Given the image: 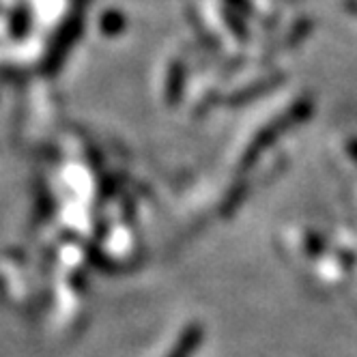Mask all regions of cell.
Listing matches in <instances>:
<instances>
[{"label":"cell","mask_w":357,"mask_h":357,"mask_svg":"<svg viewBox=\"0 0 357 357\" xmlns=\"http://www.w3.org/2000/svg\"><path fill=\"white\" fill-rule=\"evenodd\" d=\"M312 114V104H308V101H299V104H295L287 114H282V116H278L273 123H269L265 130H261L259 134H257V138H254V142L248 146V151L243 153V158H241V170H245V168H250L254 162L259 160V155L265 151V149H269L280 136H282L284 132H289L293 125H297V123H301V121H305Z\"/></svg>","instance_id":"obj_1"},{"label":"cell","mask_w":357,"mask_h":357,"mask_svg":"<svg viewBox=\"0 0 357 357\" xmlns=\"http://www.w3.org/2000/svg\"><path fill=\"white\" fill-rule=\"evenodd\" d=\"M349 153L357 160V140H351V142H349Z\"/></svg>","instance_id":"obj_2"}]
</instances>
